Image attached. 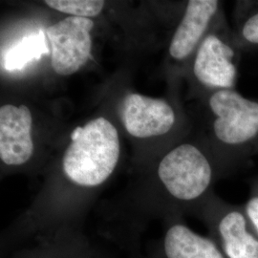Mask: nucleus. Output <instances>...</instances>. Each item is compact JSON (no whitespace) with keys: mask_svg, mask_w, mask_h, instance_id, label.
Returning a JSON list of instances; mask_svg holds the SVG:
<instances>
[{"mask_svg":"<svg viewBox=\"0 0 258 258\" xmlns=\"http://www.w3.org/2000/svg\"><path fill=\"white\" fill-rule=\"evenodd\" d=\"M214 30L207 33L197 48L192 63L194 79L210 93L235 89L238 78L241 50L231 29L220 12Z\"/></svg>","mask_w":258,"mask_h":258,"instance_id":"4","label":"nucleus"},{"mask_svg":"<svg viewBox=\"0 0 258 258\" xmlns=\"http://www.w3.org/2000/svg\"><path fill=\"white\" fill-rule=\"evenodd\" d=\"M94 27L91 19L69 17L47 28L51 45V64L56 74H74L91 55Z\"/></svg>","mask_w":258,"mask_h":258,"instance_id":"6","label":"nucleus"},{"mask_svg":"<svg viewBox=\"0 0 258 258\" xmlns=\"http://www.w3.org/2000/svg\"><path fill=\"white\" fill-rule=\"evenodd\" d=\"M32 120L31 111L25 105L1 106L0 159L6 166H23L33 156Z\"/></svg>","mask_w":258,"mask_h":258,"instance_id":"11","label":"nucleus"},{"mask_svg":"<svg viewBox=\"0 0 258 258\" xmlns=\"http://www.w3.org/2000/svg\"><path fill=\"white\" fill-rule=\"evenodd\" d=\"M234 37L241 52L258 49V1H236Z\"/></svg>","mask_w":258,"mask_h":258,"instance_id":"12","label":"nucleus"},{"mask_svg":"<svg viewBox=\"0 0 258 258\" xmlns=\"http://www.w3.org/2000/svg\"><path fill=\"white\" fill-rule=\"evenodd\" d=\"M148 258H227L210 235L192 231L182 217L165 220L163 231L151 242Z\"/></svg>","mask_w":258,"mask_h":258,"instance_id":"7","label":"nucleus"},{"mask_svg":"<svg viewBox=\"0 0 258 258\" xmlns=\"http://www.w3.org/2000/svg\"><path fill=\"white\" fill-rule=\"evenodd\" d=\"M127 253H128L127 258H148L146 256V254L143 253L141 248L130 249L127 251Z\"/></svg>","mask_w":258,"mask_h":258,"instance_id":"16","label":"nucleus"},{"mask_svg":"<svg viewBox=\"0 0 258 258\" xmlns=\"http://www.w3.org/2000/svg\"><path fill=\"white\" fill-rule=\"evenodd\" d=\"M61 164L65 181L82 190L100 187L110 178L119 162L117 129L109 120L98 118L75 129Z\"/></svg>","mask_w":258,"mask_h":258,"instance_id":"3","label":"nucleus"},{"mask_svg":"<svg viewBox=\"0 0 258 258\" xmlns=\"http://www.w3.org/2000/svg\"><path fill=\"white\" fill-rule=\"evenodd\" d=\"M227 258H258V235L243 205L211 194L195 210Z\"/></svg>","mask_w":258,"mask_h":258,"instance_id":"5","label":"nucleus"},{"mask_svg":"<svg viewBox=\"0 0 258 258\" xmlns=\"http://www.w3.org/2000/svg\"><path fill=\"white\" fill-rule=\"evenodd\" d=\"M243 206L251 227L258 235V174L249 182V196Z\"/></svg>","mask_w":258,"mask_h":258,"instance_id":"15","label":"nucleus"},{"mask_svg":"<svg viewBox=\"0 0 258 258\" xmlns=\"http://www.w3.org/2000/svg\"><path fill=\"white\" fill-rule=\"evenodd\" d=\"M121 116L127 132L137 138L166 135L178 120L170 103L139 94H130L124 99Z\"/></svg>","mask_w":258,"mask_h":258,"instance_id":"8","label":"nucleus"},{"mask_svg":"<svg viewBox=\"0 0 258 258\" xmlns=\"http://www.w3.org/2000/svg\"><path fill=\"white\" fill-rule=\"evenodd\" d=\"M220 12V1L189 0L170 40V57L177 62H184L195 54Z\"/></svg>","mask_w":258,"mask_h":258,"instance_id":"9","label":"nucleus"},{"mask_svg":"<svg viewBox=\"0 0 258 258\" xmlns=\"http://www.w3.org/2000/svg\"><path fill=\"white\" fill-rule=\"evenodd\" d=\"M155 175L165 220L194 211L212 194L213 183L225 177L214 157L190 143L180 144L164 155Z\"/></svg>","mask_w":258,"mask_h":258,"instance_id":"2","label":"nucleus"},{"mask_svg":"<svg viewBox=\"0 0 258 258\" xmlns=\"http://www.w3.org/2000/svg\"><path fill=\"white\" fill-rule=\"evenodd\" d=\"M99 258H115L114 257V255L112 254V253H109V252H106V251H104L103 249H102V252H101V255H100V257Z\"/></svg>","mask_w":258,"mask_h":258,"instance_id":"17","label":"nucleus"},{"mask_svg":"<svg viewBox=\"0 0 258 258\" xmlns=\"http://www.w3.org/2000/svg\"><path fill=\"white\" fill-rule=\"evenodd\" d=\"M45 4L58 12L84 19L97 17L104 7L102 0H47Z\"/></svg>","mask_w":258,"mask_h":258,"instance_id":"14","label":"nucleus"},{"mask_svg":"<svg viewBox=\"0 0 258 258\" xmlns=\"http://www.w3.org/2000/svg\"><path fill=\"white\" fill-rule=\"evenodd\" d=\"M47 53L48 47L43 33L31 34L6 53L4 67L8 71L20 70L32 60Z\"/></svg>","mask_w":258,"mask_h":258,"instance_id":"13","label":"nucleus"},{"mask_svg":"<svg viewBox=\"0 0 258 258\" xmlns=\"http://www.w3.org/2000/svg\"><path fill=\"white\" fill-rule=\"evenodd\" d=\"M102 249L82 229H62L39 236L14 250L9 258H99Z\"/></svg>","mask_w":258,"mask_h":258,"instance_id":"10","label":"nucleus"},{"mask_svg":"<svg viewBox=\"0 0 258 258\" xmlns=\"http://www.w3.org/2000/svg\"><path fill=\"white\" fill-rule=\"evenodd\" d=\"M207 105L214 159L225 177L234 175L258 155V99L224 89L210 93Z\"/></svg>","mask_w":258,"mask_h":258,"instance_id":"1","label":"nucleus"}]
</instances>
